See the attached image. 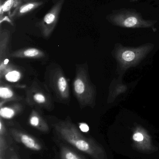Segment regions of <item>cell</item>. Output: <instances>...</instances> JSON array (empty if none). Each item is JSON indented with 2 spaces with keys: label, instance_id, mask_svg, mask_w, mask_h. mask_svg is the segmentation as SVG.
I'll return each mask as SVG.
<instances>
[{
  "label": "cell",
  "instance_id": "cell-1",
  "mask_svg": "<svg viewBox=\"0 0 159 159\" xmlns=\"http://www.w3.org/2000/svg\"><path fill=\"white\" fill-rule=\"evenodd\" d=\"M54 128L60 137L75 148L92 157H97L96 145L84 136L70 120L60 121L55 124Z\"/></svg>",
  "mask_w": 159,
  "mask_h": 159
},
{
  "label": "cell",
  "instance_id": "cell-2",
  "mask_svg": "<svg viewBox=\"0 0 159 159\" xmlns=\"http://www.w3.org/2000/svg\"><path fill=\"white\" fill-rule=\"evenodd\" d=\"M72 88L74 95L81 108L94 106L96 90L90 78L86 65L77 66Z\"/></svg>",
  "mask_w": 159,
  "mask_h": 159
},
{
  "label": "cell",
  "instance_id": "cell-3",
  "mask_svg": "<svg viewBox=\"0 0 159 159\" xmlns=\"http://www.w3.org/2000/svg\"><path fill=\"white\" fill-rule=\"evenodd\" d=\"M106 20L114 26L124 28H152L156 30L155 25L157 20H147L133 8H121L113 10L106 16Z\"/></svg>",
  "mask_w": 159,
  "mask_h": 159
},
{
  "label": "cell",
  "instance_id": "cell-4",
  "mask_svg": "<svg viewBox=\"0 0 159 159\" xmlns=\"http://www.w3.org/2000/svg\"><path fill=\"white\" fill-rule=\"evenodd\" d=\"M45 78V84L59 102L67 103L70 101L69 82L60 67L56 66L47 69Z\"/></svg>",
  "mask_w": 159,
  "mask_h": 159
},
{
  "label": "cell",
  "instance_id": "cell-5",
  "mask_svg": "<svg viewBox=\"0 0 159 159\" xmlns=\"http://www.w3.org/2000/svg\"><path fill=\"white\" fill-rule=\"evenodd\" d=\"M51 94L45 83L35 81L26 91V102L30 106L51 111L54 106Z\"/></svg>",
  "mask_w": 159,
  "mask_h": 159
},
{
  "label": "cell",
  "instance_id": "cell-6",
  "mask_svg": "<svg viewBox=\"0 0 159 159\" xmlns=\"http://www.w3.org/2000/svg\"><path fill=\"white\" fill-rule=\"evenodd\" d=\"M64 2L65 0H56L38 23V27L44 38H49L55 30Z\"/></svg>",
  "mask_w": 159,
  "mask_h": 159
},
{
  "label": "cell",
  "instance_id": "cell-7",
  "mask_svg": "<svg viewBox=\"0 0 159 159\" xmlns=\"http://www.w3.org/2000/svg\"><path fill=\"white\" fill-rule=\"evenodd\" d=\"M22 74L16 66L10 62L8 59L0 61V79L11 83L19 81Z\"/></svg>",
  "mask_w": 159,
  "mask_h": 159
},
{
  "label": "cell",
  "instance_id": "cell-8",
  "mask_svg": "<svg viewBox=\"0 0 159 159\" xmlns=\"http://www.w3.org/2000/svg\"><path fill=\"white\" fill-rule=\"evenodd\" d=\"M9 132L16 142L23 145L27 148L36 151L42 149L40 143L31 135L16 129H9Z\"/></svg>",
  "mask_w": 159,
  "mask_h": 159
},
{
  "label": "cell",
  "instance_id": "cell-9",
  "mask_svg": "<svg viewBox=\"0 0 159 159\" xmlns=\"http://www.w3.org/2000/svg\"><path fill=\"white\" fill-rule=\"evenodd\" d=\"M144 48L134 49H125L120 50L118 53V58L123 66H131L139 61L143 57L145 52Z\"/></svg>",
  "mask_w": 159,
  "mask_h": 159
},
{
  "label": "cell",
  "instance_id": "cell-10",
  "mask_svg": "<svg viewBox=\"0 0 159 159\" xmlns=\"http://www.w3.org/2000/svg\"><path fill=\"white\" fill-rule=\"evenodd\" d=\"M44 4V1L43 0H27L20 5L12 12L10 19L14 20L26 16L39 8Z\"/></svg>",
  "mask_w": 159,
  "mask_h": 159
},
{
  "label": "cell",
  "instance_id": "cell-11",
  "mask_svg": "<svg viewBox=\"0 0 159 159\" xmlns=\"http://www.w3.org/2000/svg\"><path fill=\"white\" fill-rule=\"evenodd\" d=\"M44 52L38 48L34 47L25 48L14 51L9 54L12 58L39 59L44 58Z\"/></svg>",
  "mask_w": 159,
  "mask_h": 159
},
{
  "label": "cell",
  "instance_id": "cell-12",
  "mask_svg": "<svg viewBox=\"0 0 159 159\" xmlns=\"http://www.w3.org/2000/svg\"><path fill=\"white\" fill-rule=\"evenodd\" d=\"M21 98L16 93L12 87L1 80L0 81V107L10 102L21 100Z\"/></svg>",
  "mask_w": 159,
  "mask_h": 159
},
{
  "label": "cell",
  "instance_id": "cell-13",
  "mask_svg": "<svg viewBox=\"0 0 159 159\" xmlns=\"http://www.w3.org/2000/svg\"><path fill=\"white\" fill-rule=\"evenodd\" d=\"M11 33L7 29H1L0 30V61L9 57V47Z\"/></svg>",
  "mask_w": 159,
  "mask_h": 159
},
{
  "label": "cell",
  "instance_id": "cell-14",
  "mask_svg": "<svg viewBox=\"0 0 159 159\" xmlns=\"http://www.w3.org/2000/svg\"><path fill=\"white\" fill-rule=\"evenodd\" d=\"M29 122L32 127L40 131L47 132L49 130L48 125L44 118L35 109L32 110L29 116Z\"/></svg>",
  "mask_w": 159,
  "mask_h": 159
},
{
  "label": "cell",
  "instance_id": "cell-15",
  "mask_svg": "<svg viewBox=\"0 0 159 159\" xmlns=\"http://www.w3.org/2000/svg\"><path fill=\"white\" fill-rule=\"evenodd\" d=\"M26 1L27 0H4L3 2H2V1L1 0V17L3 16L4 14H7L10 18L11 14L15 9Z\"/></svg>",
  "mask_w": 159,
  "mask_h": 159
},
{
  "label": "cell",
  "instance_id": "cell-16",
  "mask_svg": "<svg viewBox=\"0 0 159 159\" xmlns=\"http://www.w3.org/2000/svg\"><path fill=\"white\" fill-rule=\"evenodd\" d=\"M20 105L15 104L11 106L5 105L0 107V116L1 118L5 119H11L16 116L21 110Z\"/></svg>",
  "mask_w": 159,
  "mask_h": 159
},
{
  "label": "cell",
  "instance_id": "cell-17",
  "mask_svg": "<svg viewBox=\"0 0 159 159\" xmlns=\"http://www.w3.org/2000/svg\"><path fill=\"white\" fill-rule=\"evenodd\" d=\"M61 159H84L69 148L63 147L60 150Z\"/></svg>",
  "mask_w": 159,
  "mask_h": 159
},
{
  "label": "cell",
  "instance_id": "cell-18",
  "mask_svg": "<svg viewBox=\"0 0 159 159\" xmlns=\"http://www.w3.org/2000/svg\"><path fill=\"white\" fill-rule=\"evenodd\" d=\"M7 148V144L5 140V136L0 135V156L3 157Z\"/></svg>",
  "mask_w": 159,
  "mask_h": 159
},
{
  "label": "cell",
  "instance_id": "cell-19",
  "mask_svg": "<svg viewBox=\"0 0 159 159\" xmlns=\"http://www.w3.org/2000/svg\"><path fill=\"white\" fill-rule=\"evenodd\" d=\"M133 139L137 142H142L144 139L143 135L140 133H137L133 135Z\"/></svg>",
  "mask_w": 159,
  "mask_h": 159
},
{
  "label": "cell",
  "instance_id": "cell-20",
  "mask_svg": "<svg viewBox=\"0 0 159 159\" xmlns=\"http://www.w3.org/2000/svg\"><path fill=\"white\" fill-rule=\"evenodd\" d=\"M79 128L82 131L84 132L88 131L89 129L88 126L86 123H80L79 125Z\"/></svg>",
  "mask_w": 159,
  "mask_h": 159
},
{
  "label": "cell",
  "instance_id": "cell-21",
  "mask_svg": "<svg viewBox=\"0 0 159 159\" xmlns=\"http://www.w3.org/2000/svg\"><path fill=\"white\" fill-rule=\"evenodd\" d=\"M9 159H19L17 155L14 151H10Z\"/></svg>",
  "mask_w": 159,
  "mask_h": 159
},
{
  "label": "cell",
  "instance_id": "cell-22",
  "mask_svg": "<svg viewBox=\"0 0 159 159\" xmlns=\"http://www.w3.org/2000/svg\"><path fill=\"white\" fill-rule=\"evenodd\" d=\"M139 0H129L130 2H137Z\"/></svg>",
  "mask_w": 159,
  "mask_h": 159
},
{
  "label": "cell",
  "instance_id": "cell-23",
  "mask_svg": "<svg viewBox=\"0 0 159 159\" xmlns=\"http://www.w3.org/2000/svg\"><path fill=\"white\" fill-rule=\"evenodd\" d=\"M0 159H4V157H1V158Z\"/></svg>",
  "mask_w": 159,
  "mask_h": 159
}]
</instances>
